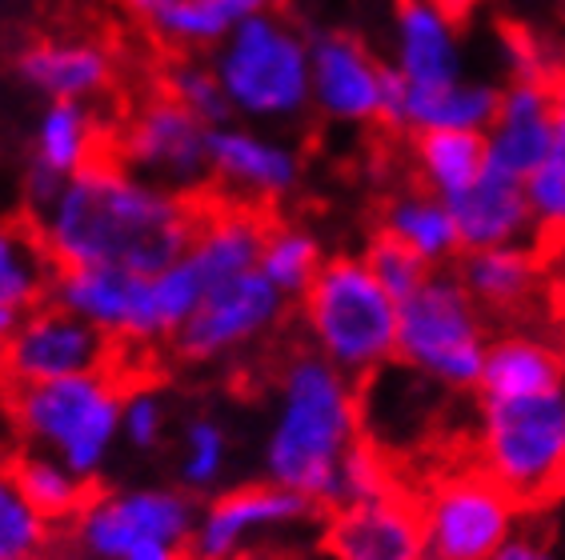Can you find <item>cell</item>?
I'll use <instances>...</instances> for the list:
<instances>
[{"label": "cell", "mask_w": 565, "mask_h": 560, "mask_svg": "<svg viewBox=\"0 0 565 560\" xmlns=\"http://www.w3.org/2000/svg\"><path fill=\"white\" fill-rule=\"evenodd\" d=\"M201 205L205 201L145 181L105 152L61 184L33 225L56 269H125L152 277L185 257Z\"/></svg>", "instance_id": "6da1fadb"}, {"label": "cell", "mask_w": 565, "mask_h": 560, "mask_svg": "<svg viewBox=\"0 0 565 560\" xmlns=\"http://www.w3.org/2000/svg\"><path fill=\"white\" fill-rule=\"evenodd\" d=\"M365 444L361 385L305 345L273 365L262 424V476L305 496L329 517L341 505L345 469Z\"/></svg>", "instance_id": "7a4b0ae2"}, {"label": "cell", "mask_w": 565, "mask_h": 560, "mask_svg": "<svg viewBox=\"0 0 565 560\" xmlns=\"http://www.w3.org/2000/svg\"><path fill=\"white\" fill-rule=\"evenodd\" d=\"M132 377L105 368L53 385L0 388L12 449H29L61 461L85 485L100 488L120 449V409Z\"/></svg>", "instance_id": "3957f363"}, {"label": "cell", "mask_w": 565, "mask_h": 560, "mask_svg": "<svg viewBox=\"0 0 565 560\" xmlns=\"http://www.w3.org/2000/svg\"><path fill=\"white\" fill-rule=\"evenodd\" d=\"M301 345L370 385L397 365V301L381 289L361 252L326 257L313 284L294 304Z\"/></svg>", "instance_id": "277c9868"}, {"label": "cell", "mask_w": 565, "mask_h": 560, "mask_svg": "<svg viewBox=\"0 0 565 560\" xmlns=\"http://www.w3.org/2000/svg\"><path fill=\"white\" fill-rule=\"evenodd\" d=\"M233 120L253 129H281L313 112L309 85V33L281 9L241 24L209 53Z\"/></svg>", "instance_id": "5b68a950"}, {"label": "cell", "mask_w": 565, "mask_h": 560, "mask_svg": "<svg viewBox=\"0 0 565 560\" xmlns=\"http://www.w3.org/2000/svg\"><path fill=\"white\" fill-rule=\"evenodd\" d=\"M473 464L522 513L565 496V385L537 397H473Z\"/></svg>", "instance_id": "8992f818"}, {"label": "cell", "mask_w": 565, "mask_h": 560, "mask_svg": "<svg viewBox=\"0 0 565 560\" xmlns=\"http://www.w3.org/2000/svg\"><path fill=\"white\" fill-rule=\"evenodd\" d=\"M490 341V316L461 289L454 269L429 272L422 289L397 304V368L446 397L478 392Z\"/></svg>", "instance_id": "52a82bcc"}, {"label": "cell", "mask_w": 565, "mask_h": 560, "mask_svg": "<svg viewBox=\"0 0 565 560\" xmlns=\"http://www.w3.org/2000/svg\"><path fill=\"white\" fill-rule=\"evenodd\" d=\"M201 500L181 485H100L61 532L76 560H125L141 549H189Z\"/></svg>", "instance_id": "ba28073f"}, {"label": "cell", "mask_w": 565, "mask_h": 560, "mask_svg": "<svg viewBox=\"0 0 565 560\" xmlns=\"http://www.w3.org/2000/svg\"><path fill=\"white\" fill-rule=\"evenodd\" d=\"M425 560H493L525 513L505 488H498L478 464H454L429 476L417 493Z\"/></svg>", "instance_id": "9c48e42d"}, {"label": "cell", "mask_w": 565, "mask_h": 560, "mask_svg": "<svg viewBox=\"0 0 565 560\" xmlns=\"http://www.w3.org/2000/svg\"><path fill=\"white\" fill-rule=\"evenodd\" d=\"M109 157L181 196L205 201L213 189V129L161 88L132 100L109 137Z\"/></svg>", "instance_id": "30bf717a"}, {"label": "cell", "mask_w": 565, "mask_h": 560, "mask_svg": "<svg viewBox=\"0 0 565 560\" xmlns=\"http://www.w3.org/2000/svg\"><path fill=\"white\" fill-rule=\"evenodd\" d=\"M289 316H294V301H285L262 272H245L209 292L164 353L185 368L237 365L269 345L289 324Z\"/></svg>", "instance_id": "8fae6325"}, {"label": "cell", "mask_w": 565, "mask_h": 560, "mask_svg": "<svg viewBox=\"0 0 565 560\" xmlns=\"http://www.w3.org/2000/svg\"><path fill=\"white\" fill-rule=\"evenodd\" d=\"M321 520L326 517L305 496L273 485L265 476L241 481L201 500L189 552L193 560H237L253 549L294 545L297 537L313 532Z\"/></svg>", "instance_id": "7c38bea8"}, {"label": "cell", "mask_w": 565, "mask_h": 560, "mask_svg": "<svg viewBox=\"0 0 565 560\" xmlns=\"http://www.w3.org/2000/svg\"><path fill=\"white\" fill-rule=\"evenodd\" d=\"M53 304L93 324L120 356H149L169 348L152 277L125 269H56Z\"/></svg>", "instance_id": "4fadbf2b"}, {"label": "cell", "mask_w": 565, "mask_h": 560, "mask_svg": "<svg viewBox=\"0 0 565 560\" xmlns=\"http://www.w3.org/2000/svg\"><path fill=\"white\" fill-rule=\"evenodd\" d=\"M117 365H125V356L113 341H105L81 316L65 313L61 304L44 301L41 309L17 321L9 360H4V388L53 385V380L88 377Z\"/></svg>", "instance_id": "5bb4252c"}, {"label": "cell", "mask_w": 565, "mask_h": 560, "mask_svg": "<svg viewBox=\"0 0 565 560\" xmlns=\"http://www.w3.org/2000/svg\"><path fill=\"white\" fill-rule=\"evenodd\" d=\"M213 189L233 205L262 208L294 196L305 181V157L294 140L253 125H221L213 129Z\"/></svg>", "instance_id": "9a60e30c"}, {"label": "cell", "mask_w": 565, "mask_h": 560, "mask_svg": "<svg viewBox=\"0 0 565 560\" xmlns=\"http://www.w3.org/2000/svg\"><path fill=\"white\" fill-rule=\"evenodd\" d=\"M385 68L370 44L353 29H321L309 36V85L313 112L341 129H370L381 125V85Z\"/></svg>", "instance_id": "2e32d148"}, {"label": "cell", "mask_w": 565, "mask_h": 560, "mask_svg": "<svg viewBox=\"0 0 565 560\" xmlns=\"http://www.w3.org/2000/svg\"><path fill=\"white\" fill-rule=\"evenodd\" d=\"M105 125L97 108L76 100H49L33 120L29 137V164H24V205L29 220L53 205L61 184L85 173L88 164L105 157Z\"/></svg>", "instance_id": "e0dca14e"}, {"label": "cell", "mask_w": 565, "mask_h": 560, "mask_svg": "<svg viewBox=\"0 0 565 560\" xmlns=\"http://www.w3.org/2000/svg\"><path fill=\"white\" fill-rule=\"evenodd\" d=\"M329 560H425L417 493L405 485L333 508L321 525Z\"/></svg>", "instance_id": "ac0fdd59"}, {"label": "cell", "mask_w": 565, "mask_h": 560, "mask_svg": "<svg viewBox=\"0 0 565 560\" xmlns=\"http://www.w3.org/2000/svg\"><path fill=\"white\" fill-rule=\"evenodd\" d=\"M12 73L44 105H93L117 80V53L97 36H33L12 53Z\"/></svg>", "instance_id": "d6986e66"}, {"label": "cell", "mask_w": 565, "mask_h": 560, "mask_svg": "<svg viewBox=\"0 0 565 560\" xmlns=\"http://www.w3.org/2000/svg\"><path fill=\"white\" fill-rule=\"evenodd\" d=\"M390 65L414 88L466 76V41L446 0H393Z\"/></svg>", "instance_id": "ffe728a7"}, {"label": "cell", "mask_w": 565, "mask_h": 560, "mask_svg": "<svg viewBox=\"0 0 565 560\" xmlns=\"http://www.w3.org/2000/svg\"><path fill=\"white\" fill-rule=\"evenodd\" d=\"M554 85L557 80H505L501 85L498 117L486 129V169L525 181L550 157Z\"/></svg>", "instance_id": "44dd1931"}, {"label": "cell", "mask_w": 565, "mask_h": 560, "mask_svg": "<svg viewBox=\"0 0 565 560\" xmlns=\"http://www.w3.org/2000/svg\"><path fill=\"white\" fill-rule=\"evenodd\" d=\"M265 233H269V216L262 208L233 205V201H205L196 233L185 248V260L201 272V280L213 292L225 280L257 272Z\"/></svg>", "instance_id": "7402d4cb"}, {"label": "cell", "mask_w": 565, "mask_h": 560, "mask_svg": "<svg viewBox=\"0 0 565 560\" xmlns=\"http://www.w3.org/2000/svg\"><path fill=\"white\" fill-rule=\"evenodd\" d=\"M454 213L457 240L461 252H481V248H505V245H533L537 225H533L525 189L513 176H501L493 169L469 184L466 193L449 201Z\"/></svg>", "instance_id": "603a6c76"}, {"label": "cell", "mask_w": 565, "mask_h": 560, "mask_svg": "<svg viewBox=\"0 0 565 560\" xmlns=\"http://www.w3.org/2000/svg\"><path fill=\"white\" fill-rule=\"evenodd\" d=\"M454 277L473 297L481 313L490 316H522L537 292H542V257L537 245H505L461 252L454 265Z\"/></svg>", "instance_id": "cb8c5ba5"}, {"label": "cell", "mask_w": 565, "mask_h": 560, "mask_svg": "<svg viewBox=\"0 0 565 560\" xmlns=\"http://www.w3.org/2000/svg\"><path fill=\"white\" fill-rule=\"evenodd\" d=\"M565 385V353L542 333L530 329H505L493 333L481 385L473 397L510 400V397H537L550 388Z\"/></svg>", "instance_id": "d4e9b609"}, {"label": "cell", "mask_w": 565, "mask_h": 560, "mask_svg": "<svg viewBox=\"0 0 565 560\" xmlns=\"http://www.w3.org/2000/svg\"><path fill=\"white\" fill-rule=\"evenodd\" d=\"M377 233L405 245L434 272L454 269L457 257H461V240H457V225L449 205L441 196L417 189V184L385 196V205L377 213Z\"/></svg>", "instance_id": "484cf974"}, {"label": "cell", "mask_w": 565, "mask_h": 560, "mask_svg": "<svg viewBox=\"0 0 565 560\" xmlns=\"http://www.w3.org/2000/svg\"><path fill=\"white\" fill-rule=\"evenodd\" d=\"M501 85L493 80H449V85L414 88L405 97L402 132L422 137V132H486L498 117Z\"/></svg>", "instance_id": "4316f807"}, {"label": "cell", "mask_w": 565, "mask_h": 560, "mask_svg": "<svg viewBox=\"0 0 565 560\" xmlns=\"http://www.w3.org/2000/svg\"><path fill=\"white\" fill-rule=\"evenodd\" d=\"M277 9H281V0H181L152 24L149 33L161 44H169L177 56H201L221 49L253 17Z\"/></svg>", "instance_id": "83f0119b"}, {"label": "cell", "mask_w": 565, "mask_h": 560, "mask_svg": "<svg viewBox=\"0 0 565 560\" xmlns=\"http://www.w3.org/2000/svg\"><path fill=\"white\" fill-rule=\"evenodd\" d=\"M56 260L33 220L0 216V309L24 316L53 297Z\"/></svg>", "instance_id": "f1b7e54d"}, {"label": "cell", "mask_w": 565, "mask_h": 560, "mask_svg": "<svg viewBox=\"0 0 565 560\" xmlns=\"http://www.w3.org/2000/svg\"><path fill=\"white\" fill-rule=\"evenodd\" d=\"M417 189L454 201L486 173V132H422L409 137Z\"/></svg>", "instance_id": "f546056e"}, {"label": "cell", "mask_w": 565, "mask_h": 560, "mask_svg": "<svg viewBox=\"0 0 565 560\" xmlns=\"http://www.w3.org/2000/svg\"><path fill=\"white\" fill-rule=\"evenodd\" d=\"M228 469H233V429L217 412H189L177 424V456L173 473L189 496H213L225 488Z\"/></svg>", "instance_id": "4dcf8cb0"}, {"label": "cell", "mask_w": 565, "mask_h": 560, "mask_svg": "<svg viewBox=\"0 0 565 560\" xmlns=\"http://www.w3.org/2000/svg\"><path fill=\"white\" fill-rule=\"evenodd\" d=\"M326 257V240L317 237L309 225H301V220H269L257 272L281 292L285 301L297 304L305 297V289L313 284L317 272H321Z\"/></svg>", "instance_id": "1f68e13d"}, {"label": "cell", "mask_w": 565, "mask_h": 560, "mask_svg": "<svg viewBox=\"0 0 565 560\" xmlns=\"http://www.w3.org/2000/svg\"><path fill=\"white\" fill-rule=\"evenodd\" d=\"M12 473L21 481L24 496L33 500V508L41 513L53 528L65 532L73 525V517L88 505L93 485H85L76 473H68L65 464L53 461L44 453H29V449H12Z\"/></svg>", "instance_id": "d6a6232c"}, {"label": "cell", "mask_w": 565, "mask_h": 560, "mask_svg": "<svg viewBox=\"0 0 565 560\" xmlns=\"http://www.w3.org/2000/svg\"><path fill=\"white\" fill-rule=\"evenodd\" d=\"M56 549L61 528L36 513L12 473V456L0 453V560H44Z\"/></svg>", "instance_id": "836d02e7"}, {"label": "cell", "mask_w": 565, "mask_h": 560, "mask_svg": "<svg viewBox=\"0 0 565 560\" xmlns=\"http://www.w3.org/2000/svg\"><path fill=\"white\" fill-rule=\"evenodd\" d=\"M161 93L177 100L181 108H189L201 125L209 129H221V125H233V108H228L225 93H221V80L213 73L209 61L201 56H173L169 65L161 68Z\"/></svg>", "instance_id": "e575fe53"}, {"label": "cell", "mask_w": 565, "mask_h": 560, "mask_svg": "<svg viewBox=\"0 0 565 560\" xmlns=\"http://www.w3.org/2000/svg\"><path fill=\"white\" fill-rule=\"evenodd\" d=\"M169 432H173V405L164 397V388L157 380L132 377L125 409H120V444L149 456L169 444Z\"/></svg>", "instance_id": "d590c367"}, {"label": "cell", "mask_w": 565, "mask_h": 560, "mask_svg": "<svg viewBox=\"0 0 565 560\" xmlns=\"http://www.w3.org/2000/svg\"><path fill=\"white\" fill-rule=\"evenodd\" d=\"M361 257H365V265H370V272L377 277L381 289L390 292L397 304H402L405 297H414L425 280H429V272H434L429 265H422L409 248L397 245V240H390V237H381V233H373V237L365 240Z\"/></svg>", "instance_id": "8d00e7d4"}, {"label": "cell", "mask_w": 565, "mask_h": 560, "mask_svg": "<svg viewBox=\"0 0 565 560\" xmlns=\"http://www.w3.org/2000/svg\"><path fill=\"white\" fill-rule=\"evenodd\" d=\"M525 205H530L537 237H565V161L562 157H545L537 169L522 181Z\"/></svg>", "instance_id": "74e56055"}, {"label": "cell", "mask_w": 565, "mask_h": 560, "mask_svg": "<svg viewBox=\"0 0 565 560\" xmlns=\"http://www.w3.org/2000/svg\"><path fill=\"white\" fill-rule=\"evenodd\" d=\"M505 61H510V80H554L562 68L550 44L525 29H505Z\"/></svg>", "instance_id": "f35d334b"}, {"label": "cell", "mask_w": 565, "mask_h": 560, "mask_svg": "<svg viewBox=\"0 0 565 560\" xmlns=\"http://www.w3.org/2000/svg\"><path fill=\"white\" fill-rule=\"evenodd\" d=\"M493 560H562V557L554 552V545H550V537H545L542 528L522 525L510 537V545H505Z\"/></svg>", "instance_id": "ab89813d"}, {"label": "cell", "mask_w": 565, "mask_h": 560, "mask_svg": "<svg viewBox=\"0 0 565 560\" xmlns=\"http://www.w3.org/2000/svg\"><path fill=\"white\" fill-rule=\"evenodd\" d=\"M405 97H409V85H405L397 68H385V85H381V125L385 129H402L405 120Z\"/></svg>", "instance_id": "60d3db41"}, {"label": "cell", "mask_w": 565, "mask_h": 560, "mask_svg": "<svg viewBox=\"0 0 565 560\" xmlns=\"http://www.w3.org/2000/svg\"><path fill=\"white\" fill-rule=\"evenodd\" d=\"M237 560H329L326 549H305V545H269V549H253Z\"/></svg>", "instance_id": "b9f144b4"}, {"label": "cell", "mask_w": 565, "mask_h": 560, "mask_svg": "<svg viewBox=\"0 0 565 560\" xmlns=\"http://www.w3.org/2000/svg\"><path fill=\"white\" fill-rule=\"evenodd\" d=\"M550 157L565 161V80L554 85V117H550Z\"/></svg>", "instance_id": "7bdbcfd3"}, {"label": "cell", "mask_w": 565, "mask_h": 560, "mask_svg": "<svg viewBox=\"0 0 565 560\" xmlns=\"http://www.w3.org/2000/svg\"><path fill=\"white\" fill-rule=\"evenodd\" d=\"M117 4L129 12L132 21H141V24H149V29H152V24L161 21L173 4H181V0H117Z\"/></svg>", "instance_id": "ee69618b"}, {"label": "cell", "mask_w": 565, "mask_h": 560, "mask_svg": "<svg viewBox=\"0 0 565 560\" xmlns=\"http://www.w3.org/2000/svg\"><path fill=\"white\" fill-rule=\"evenodd\" d=\"M17 321H21V316L9 313V309H0V388H4V360H9V345H12V333H17Z\"/></svg>", "instance_id": "f6af8a7d"}, {"label": "cell", "mask_w": 565, "mask_h": 560, "mask_svg": "<svg viewBox=\"0 0 565 560\" xmlns=\"http://www.w3.org/2000/svg\"><path fill=\"white\" fill-rule=\"evenodd\" d=\"M125 560H193V552L189 549H141Z\"/></svg>", "instance_id": "bcb514c9"}, {"label": "cell", "mask_w": 565, "mask_h": 560, "mask_svg": "<svg viewBox=\"0 0 565 560\" xmlns=\"http://www.w3.org/2000/svg\"><path fill=\"white\" fill-rule=\"evenodd\" d=\"M0 453H12V437H9V424H4V405H0Z\"/></svg>", "instance_id": "7dc6e473"}, {"label": "cell", "mask_w": 565, "mask_h": 560, "mask_svg": "<svg viewBox=\"0 0 565 560\" xmlns=\"http://www.w3.org/2000/svg\"><path fill=\"white\" fill-rule=\"evenodd\" d=\"M44 560H76V557H73V552H65V549H56V552H49Z\"/></svg>", "instance_id": "c3c4849f"}, {"label": "cell", "mask_w": 565, "mask_h": 560, "mask_svg": "<svg viewBox=\"0 0 565 560\" xmlns=\"http://www.w3.org/2000/svg\"><path fill=\"white\" fill-rule=\"evenodd\" d=\"M557 61H562V73H565V44H562V53H557Z\"/></svg>", "instance_id": "681fc988"}]
</instances>
